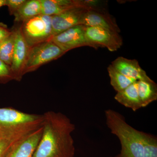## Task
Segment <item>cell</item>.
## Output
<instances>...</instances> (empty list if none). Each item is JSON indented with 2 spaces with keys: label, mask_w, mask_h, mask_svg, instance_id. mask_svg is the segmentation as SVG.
Here are the masks:
<instances>
[{
  "label": "cell",
  "mask_w": 157,
  "mask_h": 157,
  "mask_svg": "<svg viewBox=\"0 0 157 157\" xmlns=\"http://www.w3.org/2000/svg\"><path fill=\"white\" fill-rule=\"evenodd\" d=\"M43 115L42 136L32 157H74L75 124L62 113L48 111Z\"/></svg>",
  "instance_id": "6da1fadb"
},
{
  "label": "cell",
  "mask_w": 157,
  "mask_h": 157,
  "mask_svg": "<svg viewBox=\"0 0 157 157\" xmlns=\"http://www.w3.org/2000/svg\"><path fill=\"white\" fill-rule=\"evenodd\" d=\"M43 114L21 112L11 107L0 108V138L18 141L41 128Z\"/></svg>",
  "instance_id": "7a4b0ae2"
},
{
  "label": "cell",
  "mask_w": 157,
  "mask_h": 157,
  "mask_svg": "<svg viewBox=\"0 0 157 157\" xmlns=\"http://www.w3.org/2000/svg\"><path fill=\"white\" fill-rule=\"evenodd\" d=\"M106 122L111 133L118 138L121 149L118 157H143L144 144L147 133L136 130L128 124L119 113L105 110Z\"/></svg>",
  "instance_id": "3957f363"
},
{
  "label": "cell",
  "mask_w": 157,
  "mask_h": 157,
  "mask_svg": "<svg viewBox=\"0 0 157 157\" xmlns=\"http://www.w3.org/2000/svg\"><path fill=\"white\" fill-rule=\"evenodd\" d=\"M65 53L52 40L30 47L24 70V75L36 71L42 65L57 59Z\"/></svg>",
  "instance_id": "277c9868"
},
{
  "label": "cell",
  "mask_w": 157,
  "mask_h": 157,
  "mask_svg": "<svg viewBox=\"0 0 157 157\" xmlns=\"http://www.w3.org/2000/svg\"><path fill=\"white\" fill-rule=\"evenodd\" d=\"M21 29L30 47L51 40L52 38V17L39 14L21 23Z\"/></svg>",
  "instance_id": "5b68a950"
},
{
  "label": "cell",
  "mask_w": 157,
  "mask_h": 157,
  "mask_svg": "<svg viewBox=\"0 0 157 157\" xmlns=\"http://www.w3.org/2000/svg\"><path fill=\"white\" fill-rule=\"evenodd\" d=\"M85 36L91 47H105L110 52L116 51L123 44L119 34L98 27H86Z\"/></svg>",
  "instance_id": "8992f818"
},
{
  "label": "cell",
  "mask_w": 157,
  "mask_h": 157,
  "mask_svg": "<svg viewBox=\"0 0 157 157\" xmlns=\"http://www.w3.org/2000/svg\"><path fill=\"white\" fill-rule=\"evenodd\" d=\"M14 27L15 30V43L11 68L14 80L19 82L24 76V70L30 47L23 35L21 23H16Z\"/></svg>",
  "instance_id": "52a82bcc"
},
{
  "label": "cell",
  "mask_w": 157,
  "mask_h": 157,
  "mask_svg": "<svg viewBox=\"0 0 157 157\" xmlns=\"http://www.w3.org/2000/svg\"><path fill=\"white\" fill-rule=\"evenodd\" d=\"M85 29V26L81 25L75 26L56 35L51 40L66 53L78 47H91L86 37Z\"/></svg>",
  "instance_id": "ba28073f"
},
{
  "label": "cell",
  "mask_w": 157,
  "mask_h": 157,
  "mask_svg": "<svg viewBox=\"0 0 157 157\" xmlns=\"http://www.w3.org/2000/svg\"><path fill=\"white\" fill-rule=\"evenodd\" d=\"M87 11V9L76 6L57 15L51 16L52 38L73 26L81 25L82 17Z\"/></svg>",
  "instance_id": "9c48e42d"
},
{
  "label": "cell",
  "mask_w": 157,
  "mask_h": 157,
  "mask_svg": "<svg viewBox=\"0 0 157 157\" xmlns=\"http://www.w3.org/2000/svg\"><path fill=\"white\" fill-rule=\"evenodd\" d=\"M42 127L14 142L5 157H32L42 136Z\"/></svg>",
  "instance_id": "30bf717a"
},
{
  "label": "cell",
  "mask_w": 157,
  "mask_h": 157,
  "mask_svg": "<svg viewBox=\"0 0 157 157\" xmlns=\"http://www.w3.org/2000/svg\"><path fill=\"white\" fill-rule=\"evenodd\" d=\"M111 65L118 72L137 81L151 79L140 67L137 60L120 56L113 60Z\"/></svg>",
  "instance_id": "8fae6325"
},
{
  "label": "cell",
  "mask_w": 157,
  "mask_h": 157,
  "mask_svg": "<svg viewBox=\"0 0 157 157\" xmlns=\"http://www.w3.org/2000/svg\"><path fill=\"white\" fill-rule=\"evenodd\" d=\"M81 25L101 27L119 34L121 32L115 19L109 13L88 10L83 15Z\"/></svg>",
  "instance_id": "7c38bea8"
},
{
  "label": "cell",
  "mask_w": 157,
  "mask_h": 157,
  "mask_svg": "<svg viewBox=\"0 0 157 157\" xmlns=\"http://www.w3.org/2000/svg\"><path fill=\"white\" fill-rule=\"evenodd\" d=\"M137 81L130 85L125 89L117 93L116 101L134 111L142 108L137 89Z\"/></svg>",
  "instance_id": "4fadbf2b"
},
{
  "label": "cell",
  "mask_w": 157,
  "mask_h": 157,
  "mask_svg": "<svg viewBox=\"0 0 157 157\" xmlns=\"http://www.w3.org/2000/svg\"><path fill=\"white\" fill-rule=\"evenodd\" d=\"M41 14V0H26L14 14V21L16 23H22Z\"/></svg>",
  "instance_id": "5bb4252c"
},
{
  "label": "cell",
  "mask_w": 157,
  "mask_h": 157,
  "mask_svg": "<svg viewBox=\"0 0 157 157\" xmlns=\"http://www.w3.org/2000/svg\"><path fill=\"white\" fill-rule=\"evenodd\" d=\"M137 89L142 107L157 100V85L151 79L137 80Z\"/></svg>",
  "instance_id": "9a60e30c"
},
{
  "label": "cell",
  "mask_w": 157,
  "mask_h": 157,
  "mask_svg": "<svg viewBox=\"0 0 157 157\" xmlns=\"http://www.w3.org/2000/svg\"><path fill=\"white\" fill-rule=\"evenodd\" d=\"M42 14L47 16L57 15L77 5V0H41Z\"/></svg>",
  "instance_id": "2e32d148"
},
{
  "label": "cell",
  "mask_w": 157,
  "mask_h": 157,
  "mask_svg": "<svg viewBox=\"0 0 157 157\" xmlns=\"http://www.w3.org/2000/svg\"><path fill=\"white\" fill-rule=\"evenodd\" d=\"M11 30V33L0 42V59L10 67L15 43V30L14 26Z\"/></svg>",
  "instance_id": "e0dca14e"
},
{
  "label": "cell",
  "mask_w": 157,
  "mask_h": 157,
  "mask_svg": "<svg viewBox=\"0 0 157 157\" xmlns=\"http://www.w3.org/2000/svg\"><path fill=\"white\" fill-rule=\"evenodd\" d=\"M107 70L110 78V84L117 93L124 90L130 85L137 81L118 72L111 64L107 68Z\"/></svg>",
  "instance_id": "ac0fdd59"
},
{
  "label": "cell",
  "mask_w": 157,
  "mask_h": 157,
  "mask_svg": "<svg viewBox=\"0 0 157 157\" xmlns=\"http://www.w3.org/2000/svg\"><path fill=\"white\" fill-rule=\"evenodd\" d=\"M78 6L90 11L108 13L106 1L97 0H77Z\"/></svg>",
  "instance_id": "d6986e66"
},
{
  "label": "cell",
  "mask_w": 157,
  "mask_h": 157,
  "mask_svg": "<svg viewBox=\"0 0 157 157\" xmlns=\"http://www.w3.org/2000/svg\"><path fill=\"white\" fill-rule=\"evenodd\" d=\"M143 157H157V138L147 133L144 144Z\"/></svg>",
  "instance_id": "ffe728a7"
},
{
  "label": "cell",
  "mask_w": 157,
  "mask_h": 157,
  "mask_svg": "<svg viewBox=\"0 0 157 157\" xmlns=\"http://www.w3.org/2000/svg\"><path fill=\"white\" fill-rule=\"evenodd\" d=\"M14 80L11 67L0 59V84H6Z\"/></svg>",
  "instance_id": "44dd1931"
},
{
  "label": "cell",
  "mask_w": 157,
  "mask_h": 157,
  "mask_svg": "<svg viewBox=\"0 0 157 157\" xmlns=\"http://www.w3.org/2000/svg\"><path fill=\"white\" fill-rule=\"evenodd\" d=\"M25 1L26 0H6L5 6L8 7L9 14L14 16Z\"/></svg>",
  "instance_id": "7402d4cb"
},
{
  "label": "cell",
  "mask_w": 157,
  "mask_h": 157,
  "mask_svg": "<svg viewBox=\"0 0 157 157\" xmlns=\"http://www.w3.org/2000/svg\"><path fill=\"white\" fill-rule=\"evenodd\" d=\"M14 142H11L6 139L0 138V157L6 156L9 149Z\"/></svg>",
  "instance_id": "603a6c76"
},
{
  "label": "cell",
  "mask_w": 157,
  "mask_h": 157,
  "mask_svg": "<svg viewBox=\"0 0 157 157\" xmlns=\"http://www.w3.org/2000/svg\"><path fill=\"white\" fill-rule=\"evenodd\" d=\"M12 32L11 29H9L5 23L0 22V42L8 36Z\"/></svg>",
  "instance_id": "cb8c5ba5"
},
{
  "label": "cell",
  "mask_w": 157,
  "mask_h": 157,
  "mask_svg": "<svg viewBox=\"0 0 157 157\" xmlns=\"http://www.w3.org/2000/svg\"><path fill=\"white\" fill-rule=\"evenodd\" d=\"M6 0H0V8L6 6Z\"/></svg>",
  "instance_id": "d4e9b609"
},
{
  "label": "cell",
  "mask_w": 157,
  "mask_h": 157,
  "mask_svg": "<svg viewBox=\"0 0 157 157\" xmlns=\"http://www.w3.org/2000/svg\"><path fill=\"white\" fill-rule=\"evenodd\" d=\"M114 157H118L117 155V156H116Z\"/></svg>",
  "instance_id": "484cf974"
}]
</instances>
